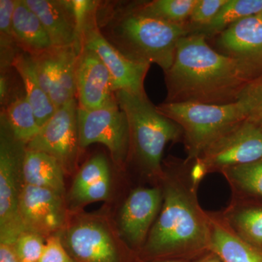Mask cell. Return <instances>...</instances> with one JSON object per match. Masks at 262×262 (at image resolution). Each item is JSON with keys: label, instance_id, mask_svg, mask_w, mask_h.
Returning <instances> with one entry per match:
<instances>
[{"label": "cell", "instance_id": "cell-1", "mask_svg": "<svg viewBox=\"0 0 262 262\" xmlns=\"http://www.w3.org/2000/svg\"><path fill=\"white\" fill-rule=\"evenodd\" d=\"M262 67L219 53L203 34L179 41L171 67L165 74V103L227 105L239 96Z\"/></svg>", "mask_w": 262, "mask_h": 262}, {"label": "cell", "instance_id": "cell-2", "mask_svg": "<svg viewBox=\"0 0 262 262\" xmlns=\"http://www.w3.org/2000/svg\"><path fill=\"white\" fill-rule=\"evenodd\" d=\"M97 25L103 37L130 61L155 63L164 72L173 64L187 27L166 23L138 13L134 1L99 2Z\"/></svg>", "mask_w": 262, "mask_h": 262}, {"label": "cell", "instance_id": "cell-3", "mask_svg": "<svg viewBox=\"0 0 262 262\" xmlns=\"http://www.w3.org/2000/svg\"><path fill=\"white\" fill-rule=\"evenodd\" d=\"M165 179L163 202L139 260L185 259L210 251L211 218L198 206L190 187L179 179Z\"/></svg>", "mask_w": 262, "mask_h": 262}, {"label": "cell", "instance_id": "cell-4", "mask_svg": "<svg viewBox=\"0 0 262 262\" xmlns=\"http://www.w3.org/2000/svg\"><path fill=\"white\" fill-rule=\"evenodd\" d=\"M119 106L126 115L130 130V154L149 175L163 177L162 158L170 141L183 137L182 127L157 110L147 95L124 91L115 93Z\"/></svg>", "mask_w": 262, "mask_h": 262}, {"label": "cell", "instance_id": "cell-5", "mask_svg": "<svg viewBox=\"0 0 262 262\" xmlns=\"http://www.w3.org/2000/svg\"><path fill=\"white\" fill-rule=\"evenodd\" d=\"M156 108L182 127L187 154L186 163L198 159L215 139L247 120L238 102L227 105L163 102Z\"/></svg>", "mask_w": 262, "mask_h": 262}, {"label": "cell", "instance_id": "cell-6", "mask_svg": "<svg viewBox=\"0 0 262 262\" xmlns=\"http://www.w3.org/2000/svg\"><path fill=\"white\" fill-rule=\"evenodd\" d=\"M27 145L18 140L0 115V244L13 246L25 232L20 214L22 169Z\"/></svg>", "mask_w": 262, "mask_h": 262}, {"label": "cell", "instance_id": "cell-7", "mask_svg": "<svg viewBox=\"0 0 262 262\" xmlns=\"http://www.w3.org/2000/svg\"><path fill=\"white\" fill-rule=\"evenodd\" d=\"M77 121L81 149L103 144L117 166H125L130 154V130L126 115L117 99L98 110L78 107Z\"/></svg>", "mask_w": 262, "mask_h": 262}, {"label": "cell", "instance_id": "cell-8", "mask_svg": "<svg viewBox=\"0 0 262 262\" xmlns=\"http://www.w3.org/2000/svg\"><path fill=\"white\" fill-rule=\"evenodd\" d=\"M77 98L57 108L27 145V149L42 151L56 158L65 173L75 171L81 149L77 121Z\"/></svg>", "mask_w": 262, "mask_h": 262}, {"label": "cell", "instance_id": "cell-9", "mask_svg": "<svg viewBox=\"0 0 262 262\" xmlns=\"http://www.w3.org/2000/svg\"><path fill=\"white\" fill-rule=\"evenodd\" d=\"M61 241L76 262H133L107 225L98 219H78L67 229Z\"/></svg>", "mask_w": 262, "mask_h": 262}, {"label": "cell", "instance_id": "cell-10", "mask_svg": "<svg viewBox=\"0 0 262 262\" xmlns=\"http://www.w3.org/2000/svg\"><path fill=\"white\" fill-rule=\"evenodd\" d=\"M260 160L262 131L248 120L239 122L215 139L196 159L208 173Z\"/></svg>", "mask_w": 262, "mask_h": 262}, {"label": "cell", "instance_id": "cell-11", "mask_svg": "<svg viewBox=\"0 0 262 262\" xmlns=\"http://www.w3.org/2000/svg\"><path fill=\"white\" fill-rule=\"evenodd\" d=\"M82 45L93 50L106 66L111 75L114 92L124 91L146 94L144 80L151 65L130 61L114 48L100 32L96 15L84 30L81 38Z\"/></svg>", "mask_w": 262, "mask_h": 262}, {"label": "cell", "instance_id": "cell-12", "mask_svg": "<svg viewBox=\"0 0 262 262\" xmlns=\"http://www.w3.org/2000/svg\"><path fill=\"white\" fill-rule=\"evenodd\" d=\"M163 202V189L137 188L122 205L118 218L120 234L127 246L141 251L159 214Z\"/></svg>", "mask_w": 262, "mask_h": 262}, {"label": "cell", "instance_id": "cell-13", "mask_svg": "<svg viewBox=\"0 0 262 262\" xmlns=\"http://www.w3.org/2000/svg\"><path fill=\"white\" fill-rule=\"evenodd\" d=\"M20 214L26 230L43 237L56 234L65 225L63 195L51 189L24 184Z\"/></svg>", "mask_w": 262, "mask_h": 262}, {"label": "cell", "instance_id": "cell-14", "mask_svg": "<svg viewBox=\"0 0 262 262\" xmlns=\"http://www.w3.org/2000/svg\"><path fill=\"white\" fill-rule=\"evenodd\" d=\"M78 107L98 110L116 99L111 75L100 57L82 45L76 65Z\"/></svg>", "mask_w": 262, "mask_h": 262}, {"label": "cell", "instance_id": "cell-15", "mask_svg": "<svg viewBox=\"0 0 262 262\" xmlns=\"http://www.w3.org/2000/svg\"><path fill=\"white\" fill-rule=\"evenodd\" d=\"M214 39L219 53L262 67V20L258 15L239 20Z\"/></svg>", "mask_w": 262, "mask_h": 262}, {"label": "cell", "instance_id": "cell-16", "mask_svg": "<svg viewBox=\"0 0 262 262\" xmlns=\"http://www.w3.org/2000/svg\"><path fill=\"white\" fill-rule=\"evenodd\" d=\"M35 13L56 48L75 46L80 51L70 0H24Z\"/></svg>", "mask_w": 262, "mask_h": 262}, {"label": "cell", "instance_id": "cell-17", "mask_svg": "<svg viewBox=\"0 0 262 262\" xmlns=\"http://www.w3.org/2000/svg\"><path fill=\"white\" fill-rule=\"evenodd\" d=\"M13 29L18 48L29 56H37L53 47L42 22L24 0H16Z\"/></svg>", "mask_w": 262, "mask_h": 262}, {"label": "cell", "instance_id": "cell-18", "mask_svg": "<svg viewBox=\"0 0 262 262\" xmlns=\"http://www.w3.org/2000/svg\"><path fill=\"white\" fill-rule=\"evenodd\" d=\"M210 251L224 262H262V249L241 238L228 225L211 218Z\"/></svg>", "mask_w": 262, "mask_h": 262}, {"label": "cell", "instance_id": "cell-19", "mask_svg": "<svg viewBox=\"0 0 262 262\" xmlns=\"http://www.w3.org/2000/svg\"><path fill=\"white\" fill-rule=\"evenodd\" d=\"M64 174L56 158L42 151L26 150L22 169L24 184L51 189L63 195Z\"/></svg>", "mask_w": 262, "mask_h": 262}, {"label": "cell", "instance_id": "cell-20", "mask_svg": "<svg viewBox=\"0 0 262 262\" xmlns=\"http://www.w3.org/2000/svg\"><path fill=\"white\" fill-rule=\"evenodd\" d=\"M13 67L21 78L26 98L35 113L38 124L42 127L54 115L56 108L39 83L32 57L20 52L13 61Z\"/></svg>", "mask_w": 262, "mask_h": 262}, {"label": "cell", "instance_id": "cell-21", "mask_svg": "<svg viewBox=\"0 0 262 262\" xmlns=\"http://www.w3.org/2000/svg\"><path fill=\"white\" fill-rule=\"evenodd\" d=\"M58 48L56 78L50 94V98L56 110L77 98L76 65L80 53L75 46Z\"/></svg>", "mask_w": 262, "mask_h": 262}, {"label": "cell", "instance_id": "cell-22", "mask_svg": "<svg viewBox=\"0 0 262 262\" xmlns=\"http://www.w3.org/2000/svg\"><path fill=\"white\" fill-rule=\"evenodd\" d=\"M262 12V0H227L213 20L193 34H201L206 39H214L226 29L248 17Z\"/></svg>", "mask_w": 262, "mask_h": 262}, {"label": "cell", "instance_id": "cell-23", "mask_svg": "<svg viewBox=\"0 0 262 262\" xmlns=\"http://www.w3.org/2000/svg\"><path fill=\"white\" fill-rule=\"evenodd\" d=\"M2 110V115L18 140L27 145L37 135L41 127L25 96H17Z\"/></svg>", "mask_w": 262, "mask_h": 262}, {"label": "cell", "instance_id": "cell-24", "mask_svg": "<svg viewBox=\"0 0 262 262\" xmlns=\"http://www.w3.org/2000/svg\"><path fill=\"white\" fill-rule=\"evenodd\" d=\"M196 0H152L134 1L138 13L166 23L187 27Z\"/></svg>", "mask_w": 262, "mask_h": 262}, {"label": "cell", "instance_id": "cell-25", "mask_svg": "<svg viewBox=\"0 0 262 262\" xmlns=\"http://www.w3.org/2000/svg\"><path fill=\"white\" fill-rule=\"evenodd\" d=\"M221 172L237 192L262 198V160L229 167Z\"/></svg>", "mask_w": 262, "mask_h": 262}, {"label": "cell", "instance_id": "cell-26", "mask_svg": "<svg viewBox=\"0 0 262 262\" xmlns=\"http://www.w3.org/2000/svg\"><path fill=\"white\" fill-rule=\"evenodd\" d=\"M229 227L241 238L262 247V207L237 210L229 217Z\"/></svg>", "mask_w": 262, "mask_h": 262}, {"label": "cell", "instance_id": "cell-27", "mask_svg": "<svg viewBox=\"0 0 262 262\" xmlns=\"http://www.w3.org/2000/svg\"><path fill=\"white\" fill-rule=\"evenodd\" d=\"M110 177L111 171L106 157L103 154L94 155L84 163L76 174L70 189L71 202L76 199L87 188Z\"/></svg>", "mask_w": 262, "mask_h": 262}, {"label": "cell", "instance_id": "cell-28", "mask_svg": "<svg viewBox=\"0 0 262 262\" xmlns=\"http://www.w3.org/2000/svg\"><path fill=\"white\" fill-rule=\"evenodd\" d=\"M45 244L43 236L31 231H25L17 237L13 248L20 262H39Z\"/></svg>", "mask_w": 262, "mask_h": 262}, {"label": "cell", "instance_id": "cell-29", "mask_svg": "<svg viewBox=\"0 0 262 262\" xmlns=\"http://www.w3.org/2000/svg\"><path fill=\"white\" fill-rule=\"evenodd\" d=\"M226 2L227 0H196L187 22L191 34L210 24Z\"/></svg>", "mask_w": 262, "mask_h": 262}, {"label": "cell", "instance_id": "cell-30", "mask_svg": "<svg viewBox=\"0 0 262 262\" xmlns=\"http://www.w3.org/2000/svg\"><path fill=\"white\" fill-rule=\"evenodd\" d=\"M238 103L247 120L262 115V73L248 84L239 96Z\"/></svg>", "mask_w": 262, "mask_h": 262}, {"label": "cell", "instance_id": "cell-31", "mask_svg": "<svg viewBox=\"0 0 262 262\" xmlns=\"http://www.w3.org/2000/svg\"><path fill=\"white\" fill-rule=\"evenodd\" d=\"M16 0H0V46H17L13 29V18Z\"/></svg>", "mask_w": 262, "mask_h": 262}, {"label": "cell", "instance_id": "cell-32", "mask_svg": "<svg viewBox=\"0 0 262 262\" xmlns=\"http://www.w3.org/2000/svg\"><path fill=\"white\" fill-rule=\"evenodd\" d=\"M39 262H76L66 249L58 234L50 236Z\"/></svg>", "mask_w": 262, "mask_h": 262}, {"label": "cell", "instance_id": "cell-33", "mask_svg": "<svg viewBox=\"0 0 262 262\" xmlns=\"http://www.w3.org/2000/svg\"><path fill=\"white\" fill-rule=\"evenodd\" d=\"M0 262H20L15 254L13 246L0 244Z\"/></svg>", "mask_w": 262, "mask_h": 262}, {"label": "cell", "instance_id": "cell-34", "mask_svg": "<svg viewBox=\"0 0 262 262\" xmlns=\"http://www.w3.org/2000/svg\"><path fill=\"white\" fill-rule=\"evenodd\" d=\"M194 262H224L216 254L214 253L211 252L209 254L206 255L198 259V261Z\"/></svg>", "mask_w": 262, "mask_h": 262}, {"label": "cell", "instance_id": "cell-35", "mask_svg": "<svg viewBox=\"0 0 262 262\" xmlns=\"http://www.w3.org/2000/svg\"><path fill=\"white\" fill-rule=\"evenodd\" d=\"M249 121L254 123L262 131V115H258L257 117H253V118L249 119Z\"/></svg>", "mask_w": 262, "mask_h": 262}, {"label": "cell", "instance_id": "cell-36", "mask_svg": "<svg viewBox=\"0 0 262 262\" xmlns=\"http://www.w3.org/2000/svg\"><path fill=\"white\" fill-rule=\"evenodd\" d=\"M139 262H187L185 259H179V258H170V259L153 260V261H141Z\"/></svg>", "mask_w": 262, "mask_h": 262}, {"label": "cell", "instance_id": "cell-37", "mask_svg": "<svg viewBox=\"0 0 262 262\" xmlns=\"http://www.w3.org/2000/svg\"><path fill=\"white\" fill-rule=\"evenodd\" d=\"M258 16H259V17H260V18H261V20H262V12H261V13H260V14H259V15H258Z\"/></svg>", "mask_w": 262, "mask_h": 262}]
</instances>
